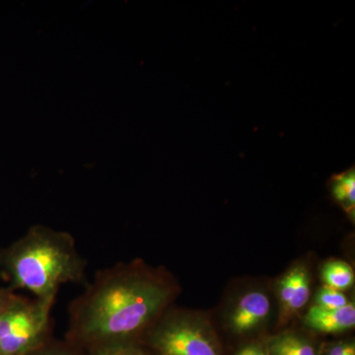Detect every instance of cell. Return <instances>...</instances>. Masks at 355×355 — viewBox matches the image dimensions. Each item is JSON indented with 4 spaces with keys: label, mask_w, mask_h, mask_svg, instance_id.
<instances>
[{
    "label": "cell",
    "mask_w": 355,
    "mask_h": 355,
    "mask_svg": "<svg viewBox=\"0 0 355 355\" xmlns=\"http://www.w3.org/2000/svg\"><path fill=\"white\" fill-rule=\"evenodd\" d=\"M177 293L176 282L162 268L140 260L109 266L70 303L65 340L85 352L140 345Z\"/></svg>",
    "instance_id": "1"
},
{
    "label": "cell",
    "mask_w": 355,
    "mask_h": 355,
    "mask_svg": "<svg viewBox=\"0 0 355 355\" xmlns=\"http://www.w3.org/2000/svg\"><path fill=\"white\" fill-rule=\"evenodd\" d=\"M86 268L73 236L42 225L0 249V277L7 287L42 300H55L64 284L87 286Z\"/></svg>",
    "instance_id": "2"
},
{
    "label": "cell",
    "mask_w": 355,
    "mask_h": 355,
    "mask_svg": "<svg viewBox=\"0 0 355 355\" xmlns=\"http://www.w3.org/2000/svg\"><path fill=\"white\" fill-rule=\"evenodd\" d=\"M55 301L15 294L0 315V355H26L51 340Z\"/></svg>",
    "instance_id": "3"
},
{
    "label": "cell",
    "mask_w": 355,
    "mask_h": 355,
    "mask_svg": "<svg viewBox=\"0 0 355 355\" xmlns=\"http://www.w3.org/2000/svg\"><path fill=\"white\" fill-rule=\"evenodd\" d=\"M157 355H220L207 320L197 313L169 308L144 336Z\"/></svg>",
    "instance_id": "4"
},
{
    "label": "cell",
    "mask_w": 355,
    "mask_h": 355,
    "mask_svg": "<svg viewBox=\"0 0 355 355\" xmlns=\"http://www.w3.org/2000/svg\"><path fill=\"white\" fill-rule=\"evenodd\" d=\"M279 324H286L303 309L311 297L310 275L304 265L292 266L277 284Z\"/></svg>",
    "instance_id": "5"
},
{
    "label": "cell",
    "mask_w": 355,
    "mask_h": 355,
    "mask_svg": "<svg viewBox=\"0 0 355 355\" xmlns=\"http://www.w3.org/2000/svg\"><path fill=\"white\" fill-rule=\"evenodd\" d=\"M272 311L270 296L266 292H247L236 303L229 318L231 330L238 335H245L260 328L268 319Z\"/></svg>",
    "instance_id": "6"
},
{
    "label": "cell",
    "mask_w": 355,
    "mask_h": 355,
    "mask_svg": "<svg viewBox=\"0 0 355 355\" xmlns=\"http://www.w3.org/2000/svg\"><path fill=\"white\" fill-rule=\"evenodd\" d=\"M303 322L310 330L321 334H342L352 330L355 326V306L349 302L340 309H324L311 306Z\"/></svg>",
    "instance_id": "7"
},
{
    "label": "cell",
    "mask_w": 355,
    "mask_h": 355,
    "mask_svg": "<svg viewBox=\"0 0 355 355\" xmlns=\"http://www.w3.org/2000/svg\"><path fill=\"white\" fill-rule=\"evenodd\" d=\"M265 345L268 355H319L312 340L294 331L270 336Z\"/></svg>",
    "instance_id": "8"
},
{
    "label": "cell",
    "mask_w": 355,
    "mask_h": 355,
    "mask_svg": "<svg viewBox=\"0 0 355 355\" xmlns=\"http://www.w3.org/2000/svg\"><path fill=\"white\" fill-rule=\"evenodd\" d=\"M331 196L343 211L354 220L355 214V169L354 166L345 171L333 175L329 181Z\"/></svg>",
    "instance_id": "9"
},
{
    "label": "cell",
    "mask_w": 355,
    "mask_h": 355,
    "mask_svg": "<svg viewBox=\"0 0 355 355\" xmlns=\"http://www.w3.org/2000/svg\"><path fill=\"white\" fill-rule=\"evenodd\" d=\"M324 286L345 291L354 284V272L349 263L343 261H330L322 268Z\"/></svg>",
    "instance_id": "10"
},
{
    "label": "cell",
    "mask_w": 355,
    "mask_h": 355,
    "mask_svg": "<svg viewBox=\"0 0 355 355\" xmlns=\"http://www.w3.org/2000/svg\"><path fill=\"white\" fill-rule=\"evenodd\" d=\"M350 301L343 291L329 286H322L315 296V305L324 309H340L349 304Z\"/></svg>",
    "instance_id": "11"
},
{
    "label": "cell",
    "mask_w": 355,
    "mask_h": 355,
    "mask_svg": "<svg viewBox=\"0 0 355 355\" xmlns=\"http://www.w3.org/2000/svg\"><path fill=\"white\" fill-rule=\"evenodd\" d=\"M26 355H85V352L67 340L65 342H53L51 340Z\"/></svg>",
    "instance_id": "12"
},
{
    "label": "cell",
    "mask_w": 355,
    "mask_h": 355,
    "mask_svg": "<svg viewBox=\"0 0 355 355\" xmlns=\"http://www.w3.org/2000/svg\"><path fill=\"white\" fill-rule=\"evenodd\" d=\"M85 355H149L140 349L139 345L105 347L85 352Z\"/></svg>",
    "instance_id": "13"
},
{
    "label": "cell",
    "mask_w": 355,
    "mask_h": 355,
    "mask_svg": "<svg viewBox=\"0 0 355 355\" xmlns=\"http://www.w3.org/2000/svg\"><path fill=\"white\" fill-rule=\"evenodd\" d=\"M319 355H355V345L352 340H340V342L326 343Z\"/></svg>",
    "instance_id": "14"
},
{
    "label": "cell",
    "mask_w": 355,
    "mask_h": 355,
    "mask_svg": "<svg viewBox=\"0 0 355 355\" xmlns=\"http://www.w3.org/2000/svg\"><path fill=\"white\" fill-rule=\"evenodd\" d=\"M236 355H268L265 343H251L243 347Z\"/></svg>",
    "instance_id": "15"
},
{
    "label": "cell",
    "mask_w": 355,
    "mask_h": 355,
    "mask_svg": "<svg viewBox=\"0 0 355 355\" xmlns=\"http://www.w3.org/2000/svg\"><path fill=\"white\" fill-rule=\"evenodd\" d=\"M15 294V291H11L8 287L0 286V315L6 310V308L11 302Z\"/></svg>",
    "instance_id": "16"
}]
</instances>
